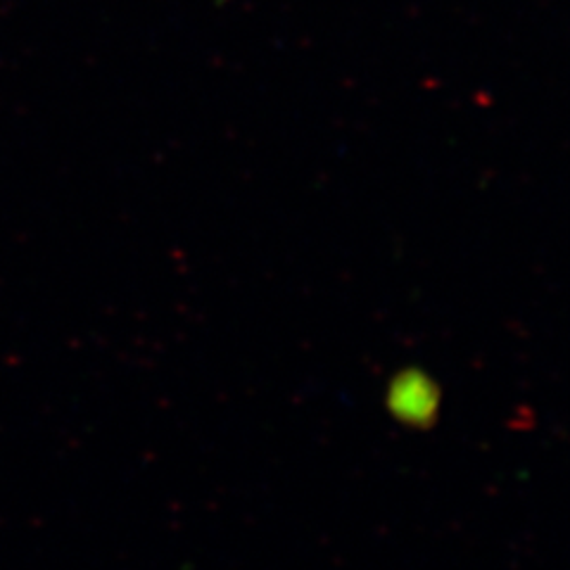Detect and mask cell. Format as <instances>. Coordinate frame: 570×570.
Listing matches in <instances>:
<instances>
[{"mask_svg":"<svg viewBox=\"0 0 570 570\" xmlns=\"http://www.w3.org/2000/svg\"><path fill=\"white\" fill-rule=\"evenodd\" d=\"M385 406L397 423L425 431L440 416V385L423 368L406 366L390 379Z\"/></svg>","mask_w":570,"mask_h":570,"instance_id":"6da1fadb","label":"cell"}]
</instances>
